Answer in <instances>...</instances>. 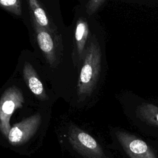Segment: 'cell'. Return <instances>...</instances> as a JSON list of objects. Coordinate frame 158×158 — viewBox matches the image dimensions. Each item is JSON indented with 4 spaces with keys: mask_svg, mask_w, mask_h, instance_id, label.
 Segmentation results:
<instances>
[{
    "mask_svg": "<svg viewBox=\"0 0 158 158\" xmlns=\"http://www.w3.org/2000/svg\"><path fill=\"white\" fill-rule=\"evenodd\" d=\"M0 5L2 8L15 15L22 14L21 1L19 0H1Z\"/></svg>",
    "mask_w": 158,
    "mask_h": 158,
    "instance_id": "11",
    "label": "cell"
},
{
    "mask_svg": "<svg viewBox=\"0 0 158 158\" xmlns=\"http://www.w3.org/2000/svg\"><path fill=\"white\" fill-rule=\"evenodd\" d=\"M24 98L21 90L15 86H11L5 90L0 101V130L7 138L10 130V119L12 114L22 106Z\"/></svg>",
    "mask_w": 158,
    "mask_h": 158,
    "instance_id": "3",
    "label": "cell"
},
{
    "mask_svg": "<svg viewBox=\"0 0 158 158\" xmlns=\"http://www.w3.org/2000/svg\"><path fill=\"white\" fill-rule=\"evenodd\" d=\"M88 33L89 29L86 21L85 19L81 18L79 19L76 25L75 39L77 52L80 59L82 57L83 53L85 51V46L88 36Z\"/></svg>",
    "mask_w": 158,
    "mask_h": 158,
    "instance_id": "8",
    "label": "cell"
},
{
    "mask_svg": "<svg viewBox=\"0 0 158 158\" xmlns=\"http://www.w3.org/2000/svg\"><path fill=\"white\" fill-rule=\"evenodd\" d=\"M28 3L31 9L32 15L36 22L41 27L47 30L51 33H53L54 31L52 28L49 20L46 15L45 10L42 7L40 3L36 0H28Z\"/></svg>",
    "mask_w": 158,
    "mask_h": 158,
    "instance_id": "9",
    "label": "cell"
},
{
    "mask_svg": "<svg viewBox=\"0 0 158 158\" xmlns=\"http://www.w3.org/2000/svg\"><path fill=\"white\" fill-rule=\"evenodd\" d=\"M85 54L77 85V94L80 100L91 94L101 71V52L99 46L95 41L90 42Z\"/></svg>",
    "mask_w": 158,
    "mask_h": 158,
    "instance_id": "1",
    "label": "cell"
},
{
    "mask_svg": "<svg viewBox=\"0 0 158 158\" xmlns=\"http://www.w3.org/2000/svg\"><path fill=\"white\" fill-rule=\"evenodd\" d=\"M137 114L147 123L158 127V107L152 104L143 103L138 107Z\"/></svg>",
    "mask_w": 158,
    "mask_h": 158,
    "instance_id": "10",
    "label": "cell"
},
{
    "mask_svg": "<svg viewBox=\"0 0 158 158\" xmlns=\"http://www.w3.org/2000/svg\"><path fill=\"white\" fill-rule=\"evenodd\" d=\"M68 139L73 149L85 158H108L96 139L76 125L69 128Z\"/></svg>",
    "mask_w": 158,
    "mask_h": 158,
    "instance_id": "2",
    "label": "cell"
},
{
    "mask_svg": "<svg viewBox=\"0 0 158 158\" xmlns=\"http://www.w3.org/2000/svg\"><path fill=\"white\" fill-rule=\"evenodd\" d=\"M23 76L29 89L40 100L47 99L43 85L31 64L25 62L23 67Z\"/></svg>",
    "mask_w": 158,
    "mask_h": 158,
    "instance_id": "7",
    "label": "cell"
},
{
    "mask_svg": "<svg viewBox=\"0 0 158 158\" xmlns=\"http://www.w3.org/2000/svg\"><path fill=\"white\" fill-rule=\"evenodd\" d=\"M105 2V0H92L88 1L86 4V12L89 15H92Z\"/></svg>",
    "mask_w": 158,
    "mask_h": 158,
    "instance_id": "12",
    "label": "cell"
},
{
    "mask_svg": "<svg viewBox=\"0 0 158 158\" xmlns=\"http://www.w3.org/2000/svg\"><path fill=\"white\" fill-rule=\"evenodd\" d=\"M31 19L39 47L43 52L48 63L53 65L56 61V49L51 33L41 27L36 22L32 15Z\"/></svg>",
    "mask_w": 158,
    "mask_h": 158,
    "instance_id": "6",
    "label": "cell"
},
{
    "mask_svg": "<svg viewBox=\"0 0 158 158\" xmlns=\"http://www.w3.org/2000/svg\"><path fill=\"white\" fill-rule=\"evenodd\" d=\"M41 123V116L40 114H36L14 124L8 136L9 143L13 146L25 143L35 134Z\"/></svg>",
    "mask_w": 158,
    "mask_h": 158,
    "instance_id": "5",
    "label": "cell"
},
{
    "mask_svg": "<svg viewBox=\"0 0 158 158\" xmlns=\"http://www.w3.org/2000/svg\"><path fill=\"white\" fill-rule=\"evenodd\" d=\"M115 136L130 158H157L151 148L135 135L118 130Z\"/></svg>",
    "mask_w": 158,
    "mask_h": 158,
    "instance_id": "4",
    "label": "cell"
}]
</instances>
